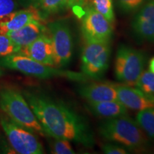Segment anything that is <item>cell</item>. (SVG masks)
Listing matches in <instances>:
<instances>
[{"instance_id":"1","label":"cell","mask_w":154,"mask_h":154,"mask_svg":"<svg viewBox=\"0 0 154 154\" xmlns=\"http://www.w3.org/2000/svg\"><path fill=\"white\" fill-rule=\"evenodd\" d=\"M22 94L47 136L86 148L94 146V133L87 120L68 105L41 91L24 90Z\"/></svg>"},{"instance_id":"2","label":"cell","mask_w":154,"mask_h":154,"mask_svg":"<svg viewBox=\"0 0 154 154\" xmlns=\"http://www.w3.org/2000/svg\"><path fill=\"white\" fill-rule=\"evenodd\" d=\"M100 136L131 151L144 152L149 146L148 136L128 115L106 119L99 126Z\"/></svg>"},{"instance_id":"3","label":"cell","mask_w":154,"mask_h":154,"mask_svg":"<svg viewBox=\"0 0 154 154\" xmlns=\"http://www.w3.org/2000/svg\"><path fill=\"white\" fill-rule=\"evenodd\" d=\"M0 109L17 124L34 134L47 136L24 96L17 88L11 86L0 88Z\"/></svg>"},{"instance_id":"4","label":"cell","mask_w":154,"mask_h":154,"mask_svg":"<svg viewBox=\"0 0 154 154\" xmlns=\"http://www.w3.org/2000/svg\"><path fill=\"white\" fill-rule=\"evenodd\" d=\"M0 66L17 71L26 76L40 79H48L54 77H62L76 82H85L88 79L82 73L42 64L19 53L0 57Z\"/></svg>"},{"instance_id":"5","label":"cell","mask_w":154,"mask_h":154,"mask_svg":"<svg viewBox=\"0 0 154 154\" xmlns=\"http://www.w3.org/2000/svg\"><path fill=\"white\" fill-rule=\"evenodd\" d=\"M146 56L143 51L122 44L117 50L114 73L117 80L125 85L135 86L144 72Z\"/></svg>"},{"instance_id":"6","label":"cell","mask_w":154,"mask_h":154,"mask_svg":"<svg viewBox=\"0 0 154 154\" xmlns=\"http://www.w3.org/2000/svg\"><path fill=\"white\" fill-rule=\"evenodd\" d=\"M110 57L109 42H86L81 55L82 73L87 79H101L107 72Z\"/></svg>"},{"instance_id":"7","label":"cell","mask_w":154,"mask_h":154,"mask_svg":"<svg viewBox=\"0 0 154 154\" xmlns=\"http://www.w3.org/2000/svg\"><path fill=\"white\" fill-rule=\"evenodd\" d=\"M0 124L14 151L19 154H42L43 146L34 133L25 128L5 115H1Z\"/></svg>"},{"instance_id":"8","label":"cell","mask_w":154,"mask_h":154,"mask_svg":"<svg viewBox=\"0 0 154 154\" xmlns=\"http://www.w3.org/2000/svg\"><path fill=\"white\" fill-rule=\"evenodd\" d=\"M53 44L55 66H68L74 54V38L70 26L64 20L51 22L47 26Z\"/></svg>"},{"instance_id":"9","label":"cell","mask_w":154,"mask_h":154,"mask_svg":"<svg viewBox=\"0 0 154 154\" xmlns=\"http://www.w3.org/2000/svg\"><path fill=\"white\" fill-rule=\"evenodd\" d=\"M81 30L85 42H111L113 25L98 12L94 7H88L82 16Z\"/></svg>"},{"instance_id":"10","label":"cell","mask_w":154,"mask_h":154,"mask_svg":"<svg viewBox=\"0 0 154 154\" xmlns=\"http://www.w3.org/2000/svg\"><path fill=\"white\" fill-rule=\"evenodd\" d=\"M131 29L138 40L154 43V0H148L137 11Z\"/></svg>"},{"instance_id":"11","label":"cell","mask_w":154,"mask_h":154,"mask_svg":"<svg viewBox=\"0 0 154 154\" xmlns=\"http://www.w3.org/2000/svg\"><path fill=\"white\" fill-rule=\"evenodd\" d=\"M118 100L127 109L142 111L154 108V99L146 95L135 86L116 84Z\"/></svg>"},{"instance_id":"12","label":"cell","mask_w":154,"mask_h":154,"mask_svg":"<svg viewBox=\"0 0 154 154\" xmlns=\"http://www.w3.org/2000/svg\"><path fill=\"white\" fill-rule=\"evenodd\" d=\"M43 19L40 11L35 7L19 11H13L0 17V34H7L23 27L31 22H42Z\"/></svg>"},{"instance_id":"13","label":"cell","mask_w":154,"mask_h":154,"mask_svg":"<svg viewBox=\"0 0 154 154\" xmlns=\"http://www.w3.org/2000/svg\"><path fill=\"white\" fill-rule=\"evenodd\" d=\"M18 53L42 64L55 66L52 42L47 34H43L29 45L22 47Z\"/></svg>"},{"instance_id":"14","label":"cell","mask_w":154,"mask_h":154,"mask_svg":"<svg viewBox=\"0 0 154 154\" xmlns=\"http://www.w3.org/2000/svg\"><path fill=\"white\" fill-rule=\"evenodd\" d=\"M79 94L87 102H100L118 100L116 84L110 82H94L79 88Z\"/></svg>"},{"instance_id":"15","label":"cell","mask_w":154,"mask_h":154,"mask_svg":"<svg viewBox=\"0 0 154 154\" xmlns=\"http://www.w3.org/2000/svg\"><path fill=\"white\" fill-rule=\"evenodd\" d=\"M48 29L40 21H33L23 27L8 33L7 35L20 48L26 47L43 34H47Z\"/></svg>"},{"instance_id":"16","label":"cell","mask_w":154,"mask_h":154,"mask_svg":"<svg viewBox=\"0 0 154 154\" xmlns=\"http://www.w3.org/2000/svg\"><path fill=\"white\" fill-rule=\"evenodd\" d=\"M85 106L92 115L105 119L128 115V109L119 100L87 102Z\"/></svg>"},{"instance_id":"17","label":"cell","mask_w":154,"mask_h":154,"mask_svg":"<svg viewBox=\"0 0 154 154\" xmlns=\"http://www.w3.org/2000/svg\"><path fill=\"white\" fill-rule=\"evenodd\" d=\"M136 121L146 136L154 140V108L138 111Z\"/></svg>"},{"instance_id":"18","label":"cell","mask_w":154,"mask_h":154,"mask_svg":"<svg viewBox=\"0 0 154 154\" xmlns=\"http://www.w3.org/2000/svg\"><path fill=\"white\" fill-rule=\"evenodd\" d=\"M42 16H48L60 12L67 8L68 0H41L38 4Z\"/></svg>"},{"instance_id":"19","label":"cell","mask_w":154,"mask_h":154,"mask_svg":"<svg viewBox=\"0 0 154 154\" xmlns=\"http://www.w3.org/2000/svg\"><path fill=\"white\" fill-rule=\"evenodd\" d=\"M135 87L146 95L154 99V74L150 71H144L136 82Z\"/></svg>"},{"instance_id":"20","label":"cell","mask_w":154,"mask_h":154,"mask_svg":"<svg viewBox=\"0 0 154 154\" xmlns=\"http://www.w3.org/2000/svg\"><path fill=\"white\" fill-rule=\"evenodd\" d=\"M93 5L94 8L106 17L111 24L114 22L113 0H93Z\"/></svg>"},{"instance_id":"21","label":"cell","mask_w":154,"mask_h":154,"mask_svg":"<svg viewBox=\"0 0 154 154\" xmlns=\"http://www.w3.org/2000/svg\"><path fill=\"white\" fill-rule=\"evenodd\" d=\"M21 48L16 45L6 34H0V57L18 53Z\"/></svg>"},{"instance_id":"22","label":"cell","mask_w":154,"mask_h":154,"mask_svg":"<svg viewBox=\"0 0 154 154\" xmlns=\"http://www.w3.org/2000/svg\"><path fill=\"white\" fill-rule=\"evenodd\" d=\"M148 0H116V4L121 11L130 14L138 11Z\"/></svg>"},{"instance_id":"23","label":"cell","mask_w":154,"mask_h":154,"mask_svg":"<svg viewBox=\"0 0 154 154\" xmlns=\"http://www.w3.org/2000/svg\"><path fill=\"white\" fill-rule=\"evenodd\" d=\"M50 144L51 151L54 154H74L75 151L72 149L70 141L66 139L54 138Z\"/></svg>"},{"instance_id":"24","label":"cell","mask_w":154,"mask_h":154,"mask_svg":"<svg viewBox=\"0 0 154 154\" xmlns=\"http://www.w3.org/2000/svg\"><path fill=\"white\" fill-rule=\"evenodd\" d=\"M101 149L103 153L106 154H126L128 153V150L125 149L124 146L113 142L103 144L101 146Z\"/></svg>"},{"instance_id":"25","label":"cell","mask_w":154,"mask_h":154,"mask_svg":"<svg viewBox=\"0 0 154 154\" xmlns=\"http://www.w3.org/2000/svg\"><path fill=\"white\" fill-rule=\"evenodd\" d=\"M14 9V0H0V17L11 12Z\"/></svg>"},{"instance_id":"26","label":"cell","mask_w":154,"mask_h":154,"mask_svg":"<svg viewBox=\"0 0 154 154\" xmlns=\"http://www.w3.org/2000/svg\"><path fill=\"white\" fill-rule=\"evenodd\" d=\"M86 0H68V6L67 8H72L73 9L76 8H81Z\"/></svg>"},{"instance_id":"27","label":"cell","mask_w":154,"mask_h":154,"mask_svg":"<svg viewBox=\"0 0 154 154\" xmlns=\"http://www.w3.org/2000/svg\"><path fill=\"white\" fill-rule=\"evenodd\" d=\"M149 71L154 74V57L150 60L149 62Z\"/></svg>"},{"instance_id":"28","label":"cell","mask_w":154,"mask_h":154,"mask_svg":"<svg viewBox=\"0 0 154 154\" xmlns=\"http://www.w3.org/2000/svg\"><path fill=\"white\" fill-rule=\"evenodd\" d=\"M4 75V72L2 70V67L0 66V77H2Z\"/></svg>"},{"instance_id":"29","label":"cell","mask_w":154,"mask_h":154,"mask_svg":"<svg viewBox=\"0 0 154 154\" xmlns=\"http://www.w3.org/2000/svg\"><path fill=\"white\" fill-rule=\"evenodd\" d=\"M31 1L33 2H34V3H36V5H38V2H39L41 1V0H31Z\"/></svg>"}]
</instances>
